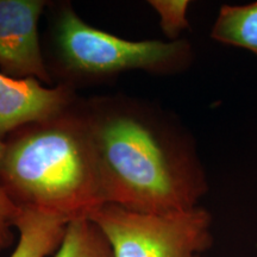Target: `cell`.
Segmentation results:
<instances>
[{"label": "cell", "instance_id": "cell-1", "mask_svg": "<svg viewBox=\"0 0 257 257\" xmlns=\"http://www.w3.org/2000/svg\"><path fill=\"white\" fill-rule=\"evenodd\" d=\"M105 202L146 214L198 207L207 180L187 131L162 108L125 94L83 99Z\"/></svg>", "mask_w": 257, "mask_h": 257}, {"label": "cell", "instance_id": "cell-2", "mask_svg": "<svg viewBox=\"0 0 257 257\" xmlns=\"http://www.w3.org/2000/svg\"><path fill=\"white\" fill-rule=\"evenodd\" d=\"M0 187L18 208L69 221L89 218L106 204L83 98L5 137Z\"/></svg>", "mask_w": 257, "mask_h": 257}, {"label": "cell", "instance_id": "cell-3", "mask_svg": "<svg viewBox=\"0 0 257 257\" xmlns=\"http://www.w3.org/2000/svg\"><path fill=\"white\" fill-rule=\"evenodd\" d=\"M49 53L46 63L57 85L75 89L143 70L169 75L187 68L191 44L179 41H128L99 30L76 14L68 3H50Z\"/></svg>", "mask_w": 257, "mask_h": 257}, {"label": "cell", "instance_id": "cell-4", "mask_svg": "<svg viewBox=\"0 0 257 257\" xmlns=\"http://www.w3.org/2000/svg\"><path fill=\"white\" fill-rule=\"evenodd\" d=\"M114 257H197L212 245V217L202 207L170 214L138 213L104 204L89 216Z\"/></svg>", "mask_w": 257, "mask_h": 257}, {"label": "cell", "instance_id": "cell-5", "mask_svg": "<svg viewBox=\"0 0 257 257\" xmlns=\"http://www.w3.org/2000/svg\"><path fill=\"white\" fill-rule=\"evenodd\" d=\"M46 0H0V70L14 79H36L51 85L40 40Z\"/></svg>", "mask_w": 257, "mask_h": 257}, {"label": "cell", "instance_id": "cell-6", "mask_svg": "<svg viewBox=\"0 0 257 257\" xmlns=\"http://www.w3.org/2000/svg\"><path fill=\"white\" fill-rule=\"evenodd\" d=\"M78 98L69 86H46L36 79H14L0 72V147L12 131L59 114Z\"/></svg>", "mask_w": 257, "mask_h": 257}, {"label": "cell", "instance_id": "cell-7", "mask_svg": "<svg viewBox=\"0 0 257 257\" xmlns=\"http://www.w3.org/2000/svg\"><path fill=\"white\" fill-rule=\"evenodd\" d=\"M69 220L44 212L19 208L18 243L10 257H47L56 252Z\"/></svg>", "mask_w": 257, "mask_h": 257}, {"label": "cell", "instance_id": "cell-8", "mask_svg": "<svg viewBox=\"0 0 257 257\" xmlns=\"http://www.w3.org/2000/svg\"><path fill=\"white\" fill-rule=\"evenodd\" d=\"M211 37L257 55V2L246 5H224L212 28Z\"/></svg>", "mask_w": 257, "mask_h": 257}, {"label": "cell", "instance_id": "cell-9", "mask_svg": "<svg viewBox=\"0 0 257 257\" xmlns=\"http://www.w3.org/2000/svg\"><path fill=\"white\" fill-rule=\"evenodd\" d=\"M55 257H114L104 232L89 218L69 221Z\"/></svg>", "mask_w": 257, "mask_h": 257}, {"label": "cell", "instance_id": "cell-10", "mask_svg": "<svg viewBox=\"0 0 257 257\" xmlns=\"http://www.w3.org/2000/svg\"><path fill=\"white\" fill-rule=\"evenodd\" d=\"M187 0H150L149 5L160 18V28L170 41H179L182 31L189 29Z\"/></svg>", "mask_w": 257, "mask_h": 257}, {"label": "cell", "instance_id": "cell-11", "mask_svg": "<svg viewBox=\"0 0 257 257\" xmlns=\"http://www.w3.org/2000/svg\"><path fill=\"white\" fill-rule=\"evenodd\" d=\"M18 213L19 208L10 200L4 189L0 187V252L14 243V227L16 229Z\"/></svg>", "mask_w": 257, "mask_h": 257}, {"label": "cell", "instance_id": "cell-12", "mask_svg": "<svg viewBox=\"0 0 257 257\" xmlns=\"http://www.w3.org/2000/svg\"><path fill=\"white\" fill-rule=\"evenodd\" d=\"M197 257H204L202 255H199V256H197Z\"/></svg>", "mask_w": 257, "mask_h": 257}]
</instances>
